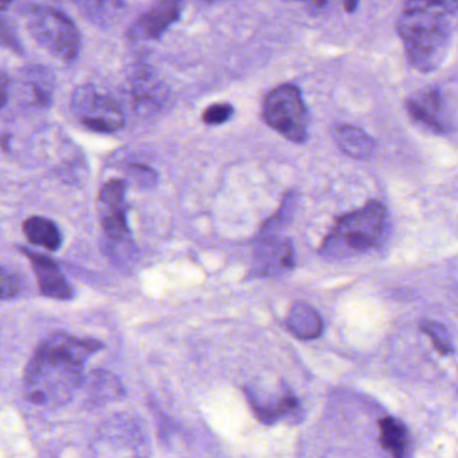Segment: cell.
Segmentation results:
<instances>
[{"mask_svg":"<svg viewBox=\"0 0 458 458\" xmlns=\"http://www.w3.org/2000/svg\"><path fill=\"white\" fill-rule=\"evenodd\" d=\"M98 340L55 334L42 343L26 369V390L33 403L68 399L82 382L88 359L101 350Z\"/></svg>","mask_w":458,"mask_h":458,"instance_id":"6da1fadb","label":"cell"},{"mask_svg":"<svg viewBox=\"0 0 458 458\" xmlns=\"http://www.w3.org/2000/svg\"><path fill=\"white\" fill-rule=\"evenodd\" d=\"M455 18L457 13L437 2L404 0L396 30L415 71L431 73L441 68L452 47Z\"/></svg>","mask_w":458,"mask_h":458,"instance_id":"7a4b0ae2","label":"cell"},{"mask_svg":"<svg viewBox=\"0 0 458 458\" xmlns=\"http://www.w3.org/2000/svg\"><path fill=\"white\" fill-rule=\"evenodd\" d=\"M385 226L386 211L382 203L369 200L360 210L337 218L320 251L329 256L337 251L361 253L369 250L382 240Z\"/></svg>","mask_w":458,"mask_h":458,"instance_id":"3957f363","label":"cell"},{"mask_svg":"<svg viewBox=\"0 0 458 458\" xmlns=\"http://www.w3.org/2000/svg\"><path fill=\"white\" fill-rule=\"evenodd\" d=\"M26 26L37 44L49 55L72 64L81 52V36L73 21L60 10L34 6L26 12Z\"/></svg>","mask_w":458,"mask_h":458,"instance_id":"277c9868","label":"cell"},{"mask_svg":"<svg viewBox=\"0 0 458 458\" xmlns=\"http://www.w3.org/2000/svg\"><path fill=\"white\" fill-rule=\"evenodd\" d=\"M261 114L265 124L288 140H307L310 116L301 90L296 85H281L270 90L262 103Z\"/></svg>","mask_w":458,"mask_h":458,"instance_id":"5b68a950","label":"cell"},{"mask_svg":"<svg viewBox=\"0 0 458 458\" xmlns=\"http://www.w3.org/2000/svg\"><path fill=\"white\" fill-rule=\"evenodd\" d=\"M71 108L74 117L93 132L114 133L125 124L119 104L98 92L93 85H82L74 89Z\"/></svg>","mask_w":458,"mask_h":458,"instance_id":"8992f818","label":"cell"},{"mask_svg":"<svg viewBox=\"0 0 458 458\" xmlns=\"http://www.w3.org/2000/svg\"><path fill=\"white\" fill-rule=\"evenodd\" d=\"M128 95L133 109L140 116L159 114L170 100V88L151 66H133L127 79Z\"/></svg>","mask_w":458,"mask_h":458,"instance_id":"52a82bcc","label":"cell"},{"mask_svg":"<svg viewBox=\"0 0 458 458\" xmlns=\"http://www.w3.org/2000/svg\"><path fill=\"white\" fill-rule=\"evenodd\" d=\"M412 120L436 133H446L454 124V111L449 96L441 88L420 90L406 101Z\"/></svg>","mask_w":458,"mask_h":458,"instance_id":"ba28073f","label":"cell"},{"mask_svg":"<svg viewBox=\"0 0 458 458\" xmlns=\"http://www.w3.org/2000/svg\"><path fill=\"white\" fill-rule=\"evenodd\" d=\"M183 7V0H157L133 23L130 38L133 42L157 41L178 22Z\"/></svg>","mask_w":458,"mask_h":458,"instance_id":"9c48e42d","label":"cell"},{"mask_svg":"<svg viewBox=\"0 0 458 458\" xmlns=\"http://www.w3.org/2000/svg\"><path fill=\"white\" fill-rule=\"evenodd\" d=\"M257 269L262 275H278L292 269L294 265L293 248L286 238L273 233L262 234L256 253Z\"/></svg>","mask_w":458,"mask_h":458,"instance_id":"30bf717a","label":"cell"},{"mask_svg":"<svg viewBox=\"0 0 458 458\" xmlns=\"http://www.w3.org/2000/svg\"><path fill=\"white\" fill-rule=\"evenodd\" d=\"M33 265L34 272L38 280L39 289L44 296L55 300H71L73 299L74 291L71 284L64 277L58 265L49 257L39 256L37 253L22 249Z\"/></svg>","mask_w":458,"mask_h":458,"instance_id":"8fae6325","label":"cell"},{"mask_svg":"<svg viewBox=\"0 0 458 458\" xmlns=\"http://www.w3.org/2000/svg\"><path fill=\"white\" fill-rule=\"evenodd\" d=\"M251 406L261 422L272 425L281 418L299 415V399L289 391L288 386H283L276 396H259V394L249 393Z\"/></svg>","mask_w":458,"mask_h":458,"instance_id":"7c38bea8","label":"cell"},{"mask_svg":"<svg viewBox=\"0 0 458 458\" xmlns=\"http://www.w3.org/2000/svg\"><path fill=\"white\" fill-rule=\"evenodd\" d=\"M85 20L101 29L116 25L125 14V0H76Z\"/></svg>","mask_w":458,"mask_h":458,"instance_id":"4fadbf2b","label":"cell"},{"mask_svg":"<svg viewBox=\"0 0 458 458\" xmlns=\"http://www.w3.org/2000/svg\"><path fill=\"white\" fill-rule=\"evenodd\" d=\"M286 328L299 339L315 340L323 334V320L312 305L296 301L289 310Z\"/></svg>","mask_w":458,"mask_h":458,"instance_id":"5bb4252c","label":"cell"},{"mask_svg":"<svg viewBox=\"0 0 458 458\" xmlns=\"http://www.w3.org/2000/svg\"><path fill=\"white\" fill-rule=\"evenodd\" d=\"M332 135L340 151L353 159H367L374 154L377 147L371 136L353 125H336Z\"/></svg>","mask_w":458,"mask_h":458,"instance_id":"9a60e30c","label":"cell"},{"mask_svg":"<svg viewBox=\"0 0 458 458\" xmlns=\"http://www.w3.org/2000/svg\"><path fill=\"white\" fill-rule=\"evenodd\" d=\"M379 444L394 457L409 454L410 438L406 426L395 418H383L379 420Z\"/></svg>","mask_w":458,"mask_h":458,"instance_id":"2e32d148","label":"cell"},{"mask_svg":"<svg viewBox=\"0 0 458 458\" xmlns=\"http://www.w3.org/2000/svg\"><path fill=\"white\" fill-rule=\"evenodd\" d=\"M23 232L29 242L55 251L63 245V235L55 222L44 216H31L23 224Z\"/></svg>","mask_w":458,"mask_h":458,"instance_id":"e0dca14e","label":"cell"},{"mask_svg":"<svg viewBox=\"0 0 458 458\" xmlns=\"http://www.w3.org/2000/svg\"><path fill=\"white\" fill-rule=\"evenodd\" d=\"M25 84L30 90L36 106L47 108L52 104L55 81L49 71L41 66L28 69L25 74Z\"/></svg>","mask_w":458,"mask_h":458,"instance_id":"ac0fdd59","label":"cell"},{"mask_svg":"<svg viewBox=\"0 0 458 458\" xmlns=\"http://www.w3.org/2000/svg\"><path fill=\"white\" fill-rule=\"evenodd\" d=\"M106 214L103 216V227L106 235L114 241H123L130 234L127 218H125V208H104Z\"/></svg>","mask_w":458,"mask_h":458,"instance_id":"d6986e66","label":"cell"},{"mask_svg":"<svg viewBox=\"0 0 458 458\" xmlns=\"http://www.w3.org/2000/svg\"><path fill=\"white\" fill-rule=\"evenodd\" d=\"M127 183L120 179L106 182L100 191V202L104 208H123L125 200Z\"/></svg>","mask_w":458,"mask_h":458,"instance_id":"ffe728a7","label":"cell"},{"mask_svg":"<svg viewBox=\"0 0 458 458\" xmlns=\"http://www.w3.org/2000/svg\"><path fill=\"white\" fill-rule=\"evenodd\" d=\"M422 331L433 340V345L441 353H452L453 344L450 340L449 331L439 323H426L422 326Z\"/></svg>","mask_w":458,"mask_h":458,"instance_id":"44dd1931","label":"cell"},{"mask_svg":"<svg viewBox=\"0 0 458 458\" xmlns=\"http://www.w3.org/2000/svg\"><path fill=\"white\" fill-rule=\"evenodd\" d=\"M0 47H6L10 52L22 55L23 47L17 29L4 15H0Z\"/></svg>","mask_w":458,"mask_h":458,"instance_id":"7402d4cb","label":"cell"},{"mask_svg":"<svg viewBox=\"0 0 458 458\" xmlns=\"http://www.w3.org/2000/svg\"><path fill=\"white\" fill-rule=\"evenodd\" d=\"M21 292H22V284L20 278L10 270L0 267V301L15 299L20 296Z\"/></svg>","mask_w":458,"mask_h":458,"instance_id":"603a6c76","label":"cell"},{"mask_svg":"<svg viewBox=\"0 0 458 458\" xmlns=\"http://www.w3.org/2000/svg\"><path fill=\"white\" fill-rule=\"evenodd\" d=\"M233 114H234V108L230 104H214L203 112L202 122L208 125H221L229 122Z\"/></svg>","mask_w":458,"mask_h":458,"instance_id":"cb8c5ba5","label":"cell"},{"mask_svg":"<svg viewBox=\"0 0 458 458\" xmlns=\"http://www.w3.org/2000/svg\"><path fill=\"white\" fill-rule=\"evenodd\" d=\"M130 170L136 178L140 179L144 183L151 184L157 181V174H155V171L151 170V168L147 167V165H131Z\"/></svg>","mask_w":458,"mask_h":458,"instance_id":"d4e9b609","label":"cell"},{"mask_svg":"<svg viewBox=\"0 0 458 458\" xmlns=\"http://www.w3.org/2000/svg\"><path fill=\"white\" fill-rule=\"evenodd\" d=\"M334 0H307L308 12L313 15H320L328 12Z\"/></svg>","mask_w":458,"mask_h":458,"instance_id":"484cf974","label":"cell"},{"mask_svg":"<svg viewBox=\"0 0 458 458\" xmlns=\"http://www.w3.org/2000/svg\"><path fill=\"white\" fill-rule=\"evenodd\" d=\"M9 100V79L4 72H0V108L6 106Z\"/></svg>","mask_w":458,"mask_h":458,"instance_id":"4316f807","label":"cell"},{"mask_svg":"<svg viewBox=\"0 0 458 458\" xmlns=\"http://www.w3.org/2000/svg\"><path fill=\"white\" fill-rule=\"evenodd\" d=\"M359 0H344L343 4H344L345 12L353 13L358 7Z\"/></svg>","mask_w":458,"mask_h":458,"instance_id":"83f0119b","label":"cell"},{"mask_svg":"<svg viewBox=\"0 0 458 458\" xmlns=\"http://www.w3.org/2000/svg\"><path fill=\"white\" fill-rule=\"evenodd\" d=\"M437 2H441L454 12H458V0H437Z\"/></svg>","mask_w":458,"mask_h":458,"instance_id":"f1b7e54d","label":"cell"},{"mask_svg":"<svg viewBox=\"0 0 458 458\" xmlns=\"http://www.w3.org/2000/svg\"><path fill=\"white\" fill-rule=\"evenodd\" d=\"M206 2H216V0H206Z\"/></svg>","mask_w":458,"mask_h":458,"instance_id":"f546056e","label":"cell"},{"mask_svg":"<svg viewBox=\"0 0 458 458\" xmlns=\"http://www.w3.org/2000/svg\"><path fill=\"white\" fill-rule=\"evenodd\" d=\"M302 2H307V0H302Z\"/></svg>","mask_w":458,"mask_h":458,"instance_id":"4dcf8cb0","label":"cell"}]
</instances>
